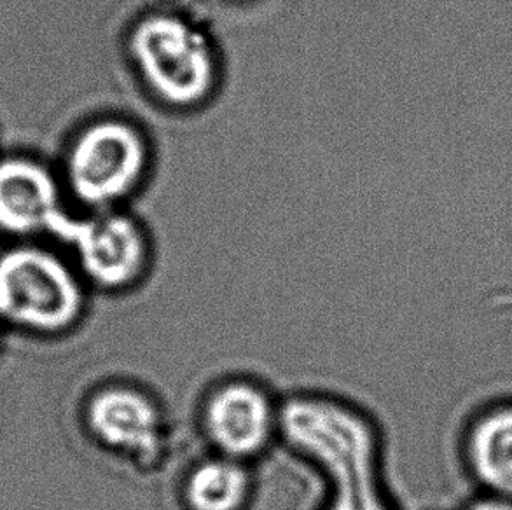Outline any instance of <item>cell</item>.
<instances>
[{
	"label": "cell",
	"mask_w": 512,
	"mask_h": 510,
	"mask_svg": "<svg viewBox=\"0 0 512 510\" xmlns=\"http://www.w3.org/2000/svg\"><path fill=\"white\" fill-rule=\"evenodd\" d=\"M282 441L326 479L320 510H392L380 481V435L348 400L299 393L284 402Z\"/></svg>",
	"instance_id": "cell-1"
},
{
	"label": "cell",
	"mask_w": 512,
	"mask_h": 510,
	"mask_svg": "<svg viewBox=\"0 0 512 510\" xmlns=\"http://www.w3.org/2000/svg\"><path fill=\"white\" fill-rule=\"evenodd\" d=\"M126 46L146 90L170 109L200 107L217 88L219 60L214 44L180 14H146L133 25Z\"/></svg>",
	"instance_id": "cell-2"
},
{
	"label": "cell",
	"mask_w": 512,
	"mask_h": 510,
	"mask_svg": "<svg viewBox=\"0 0 512 510\" xmlns=\"http://www.w3.org/2000/svg\"><path fill=\"white\" fill-rule=\"evenodd\" d=\"M151 149L139 126L104 118L77 133L65 161V177L76 200L93 212L111 210L146 179Z\"/></svg>",
	"instance_id": "cell-3"
},
{
	"label": "cell",
	"mask_w": 512,
	"mask_h": 510,
	"mask_svg": "<svg viewBox=\"0 0 512 510\" xmlns=\"http://www.w3.org/2000/svg\"><path fill=\"white\" fill-rule=\"evenodd\" d=\"M83 283L58 255L18 247L0 255V315L44 332L70 329L84 311Z\"/></svg>",
	"instance_id": "cell-4"
},
{
	"label": "cell",
	"mask_w": 512,
	"mask_h": 510,
	"mask_svg": "<svg viewBox=\"0 0 512 510\" xmlns=\"http://www.w3.org/2000/svg\"><path fill=\"white\" fill-rule=\"evenodd\" d=\"M84 421L100 448L140 470L158 469L172 444L167 409L133 381L98 386L84 406Z\"/></svg>",
	"instance_id": "cell-5"
},
{
	"label": "cell",
	"mask_w": 512,
	"mask_h": 510,
	"mask_svg": "<svg viewBox=\"0 0 512 510\" xmlns=\"http://www.w3.org/2000/svg\"><path fill=\"white\" fill-rule=\"evenodd\" d=\"M282 409L261 381L228 376L203 392L196 420L208 451L254 463L282 439Z\"/></svg>",
	"instance_id": "cell-6"
},
{
	"label": "cell",
	"mask_w": 512,
	"mask_h": 510,
	"mask_svg": "<svg viewBox=\"0 0 512 510\" xmlns=\"http://www.w3.org/2000/svg\"><path fill=\"white\" fill-rule=\"evenodd\" d=\"M58 235L72 242L84 276L104 292L137 289L151 269L153 250L146 228L118 208L93 212L84 221L67 217Z\"/></svg>",
	"instance_id": "cell-7"
},
{
	"label": "cell",
	"mask_w": 512,
	"mask_h": 510,
	"mask_svg": "<svg viewBox=\"0 0 512 510\" xmlns=\"http://www.w3.org/2000/svg\"><path fill=\"white\" fill-rule=\"evenodd\" d=\"M55 175L35 159H0V229L32 235L42 229L58 233L67 215L60 207Z\"/></svg>",
	"instance_id": "cell-8"
},
{
	"label": "cell",
	"mask_w": 512,
	"mask_h": 510,
	"mask_svg": "<svg viewBox=\"0 0 512 510\" xmlns=\"http://www.w3.org/2000/svg\"><path fill=\"white\" fill-rule=\"evenodd\" d=\"M252 463L208 451L180 477L182 510H249L256 498Z\"/></svg>",
	"instance_id": "cell-9"
},
{
	"label": "cell",
	"mask_w": 512,
	"mask_h": 510,
	"mask_svg": "<svg viewBox=\"0 0 512 510\" xmlns=\"http://www.w3.org/2000/svg\"><path fill=\"white\" fill-rule=\"evenodd\" d=\"M472 465L492 490L512 497V409L488 414L471 437Z\"/></svg>",
	"instance_id": "cell-10"
},
{
	"label": "cell",
	"mask_w": 512,
	"mask_h": 510,
	"mask_svg": "<svg viewBox=\"0 0 512 510\" xmlns=\"http://www.w3.org/2000/svg\"><path fill=\"white\" fill-rule=\"evenodd\" d=\"M469 510H512V504L504 502V500H486V502L472 505Z\"/></svg>",
	"instance_id": "cell-11"
}]
</instances>
